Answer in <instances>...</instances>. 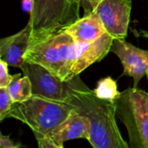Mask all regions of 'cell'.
Here are the masks:
<instances>
[{"label":"cell","mask_w":148,"mask_h":148,"mask_svg":"<svg viewBox=\"0 0 148 148\" xmlns=\"http://www.w3.org/2000/svg\"><path fill=\"white\" fill-rule=\"evenodd\" d=\"M132 0H101L95 10L106 34L114 39H126L130 23Z\"/></svg>","instance_id":"7"},{"label":"cell","mask_w":148,"mask_h":148,"mask_svg":"<svg viewBox=\"0 0 148 148\" xmlns=\"http://www.w3.org/2000/svg\"><path fill=\"white\" fill-rule=\"evenodd\" d=\"M20 144H16L9 136L1 134L0 135V147L1 148H19Z\"/></svg>","instance_id":"18"},{"label":"cell","mask_w":148,"mask_h":148,"mask_svg":"<svg viewBox=\"0 0 148 148\" xmlns=\"http://www.w3.org/2000/svg\"><path fill=\"white\" fill-rule=\"evenodd\" d=\"M7 90L14 103L26 101L32 97V86L28 76H22L21 74L12 75L11 81L7 87Z\"/></svg>","instance_id":"13"},{"label":"cell","mask_w":148,"mask_h":148,"mask_svg":"<svg viewBox=\"0 0 148 148\" xmlns=\"http://www.w3.org/2000/svg\"><path fill=\"white\" fill-rule=\"evenodd\" d=\"M114 40L113 37L105 34L92 43H77V54L73 69V76L79 75L93 63L101 61L111 51Z\"/></svg>","instance_id":"10"},{"label":"cell","mask_w":148,"mask_h":148,"mask_svg":"<svg viewBox=\"0 0 148 148\" xmlns=\"http://www.w3.org/2000/svg\"><path fill=\"white\" fill-rule=\"evenodd\" d=\"M70 95L65 101L89 122V140L94 148H130L116 122V105L98 98L77 75L69 81Z\"/></svg>","instance_id":"1"},{"label":"cell","mask_w":148,"mask_h":148,"mask_svg":"<svg viewBox=\"0 0 148 148\" xmlns=\"http://www.w3.org/2000/svg\"><path fill=\"white\" fill-rule=\"evenodd\" d=\"M138 36L148 39V30H140V31H138Z\"/></svg>","instance_id":"21"},{"label":"cell","mask_w":148,"mask_h":148,"mask_svg":"<svg viewBox=\"0 0 148 148\" xmlns=\"http://www.w3.org/2000/svg\"><path fill=\"white\" fill-rule=\"evenodd\" d=\"M89 137L88 120L74 109L69 117L47 138L56 145L63 147L68 140L85 139L88 141Z\"/></svg>","instance_id":"11"},{"label":"cell","mask_w":148,"mask_h":148,"mask_svg":"<svg viewBox=\"0 0 148 148\" xmlns=\"http://www.w3.org/2000/svg\"><path fill=\"white\" fill-rule=\"evenodd\" d=\"M147 78H148V69H147Z\"/></svg>","instance_id":"22"},{"label":"cell","mask_w":148,"mask_h":148,"mask_svg":"<svg viewBox=\"0 0 148 148\" xmlns=\"http://www.w3.org/2000/svg\"><path fill=\"white\" fill-rule=\"evenodd\" d=\"M76 54L77 43L63 31L30 45L24 56V62L40 65L62 81L69 82L74 78Z\"/></svg>","instance_id":"4"},{"label":"cell","mask_w":148,"mask_h":148,"mask_svg":"<svg viewBox=\"0 0 148 148\" xmlns=\"http://www.w3.org/2000/svg\"><path fill=\"white\" fill-rule=\"evenodd\" d=\"M64 31L79 44L92 43L106 34L98 16L95 12L83 16Z\"/></svg>","instance_id":"12"},{"label":"cell","mask_w":148,"mask_h":148,"mask_svg":"<svg viewBox=\"0 0 148 148\" xmlns=\"http://www.w3.org/2000/svg\"><path fill=\"white\" fill-rule=\"evenodd\" d=\"M32 33L31 24L27 25L17 33L0 40V60L9 66L21 69L24 62V56L30 45Z\"/></svg>","instance_id":"9"},{"label":"cell","mask_w":148,"mask_h":148,"mask_svg":"<svg viewBox=\"0 0 148 148\" xmlns=\"http://www.w3.org/2000/svg\"><path fill=\"white\" fill-rule=\"evenodd\" d=\"M73 110V107L67 102L32 95L26 101L14 103L7 118L27 125L38 140L47 138L69 117Z\"/></svg>","instance_id":"3"},{"label":"cell","mask_w":148,"mask_h":148,"mask_svg":"<svg viewBox=\"0 0 148 148\" xmlns=\"http://www.w3.org/2000/svg\"><path fill=\"white\" fill-rule=\"evenodd\" d=\"M116 116L125 125L130 148H148V93L129 88L115 100Z\"/></svg>","instance_id":"5"},{"label":"cell","mask_w":148,"mask_h":148,"mask_svg":"<svg viewBox=\"0 0 148 148\" xmlns=\"http://www.w3.org/2000/svg\"><path fill=\"white\" fill-rule=\"evenodd\" d=\"M101 0H80L81 7L83 8L84 16H88L95 11Z\"/></svg>","instance_id":"17"},{"label":"cell","mask_w":148,"mask_h":148,"mask_svg":"<svg viewBox=\"0 0 148 148\" xmlns=\"http://www.w3.org/2000/svg\"><path fill=\"white\" fill-rule=\"evenodd\" d=\"M21 70L30 80L34 96L61 102H65L69 97V81L63 82L43 67L26 62L22 65Z\"/></svg>","instance_id":"6"},{"label":"cell","mask_w":148,"mask_h":148,"mask_svg":"<svg viewBox=\"0 0 148 148\" xmlns=\"http://www.w3.org/2000/svg\"><path fill=\"white\" fill-rule=\"evenodd\" d=\"M36 140L38 144V148H64V147H59L56 145L48 138H42Z\"/></svg>","instance_id":"19"},{"label":"cell","mask_w":148,"mask_h":148,"mask_svg":"<svg viewBox=\"0 0 148 148\" xmlns=\"http://www.w3.org/2000/svg\"><path fill=\"white\" fill-rule=\"evenodd\" d=\"M111 51L121 60L123 73L134 79V87L147 75L148 69V50L140 49L125 39H114Z\"/></svg>","instance_id":"8"},{"label":"cell","mask_w":148,"mask_h":148,"mask_svg":"<svg viewBox=\"0 0 148 148\" xmlns=\"http://www.w3.org/2000/svg\"><path fill=\"white\" fill-rule=\"evenodd\" d=\"M23 9L26 11H29L30 13L32 9V0H23Z\"/></svg>","instance_id":"20"},{"label":"cell","mask_w":148,"mask_h":148,"mask_svg":"<svg viewBox=\"0 0 148 148\" xmlns=\"http://www.w3.org/2000/svg\"><path fill=\"white\" fill-rule=\"evenodd\" d=\"M80 8V0H32L30 45L63 32L81 18Z\"/></svg>","instance_id":"2"},{"label":"cell","mask_w":148,"mask_h":148,"mask_svg":"<svg viewBox=\"0 0 148 148\" xmlns=\"http://www.w3.org/2000/svg\"><path fill=\"white\" fill-rule=\"evenodd\" d=\"M94 92L98 98L108 101H115L121 94L118 90L116 81L110 76L99 80Z\"/></svg>","instance_id":"14"},{"label":"cell","mask_w":148,"mask_h":148,"mask_svg":"<svg viewBox=\"0 0 148 148\" xmlns=\"http://www.w3.org/2000/svg\"><path fill=\"white\" fill-rule=\"evenodd\" d=\"M8 66L4 61L0 60V88H7L11 81L12 75L9 74Z\"/></svg>","instance_id":"16"},{"label":"cell","mask_w":148,"mask_h":148,"mask_svg":"<svg viewBox=\"0 0 148 148\" xmlns=\"http://www.w3.org/2000/svg\"><path fill=\"white\" fill-rule=\"evenodd\" d=\"M14 101H12L7 88H0V121H3L9 112L13 108Z\"/></svg>","instance_id":"15"}]
</instances>
